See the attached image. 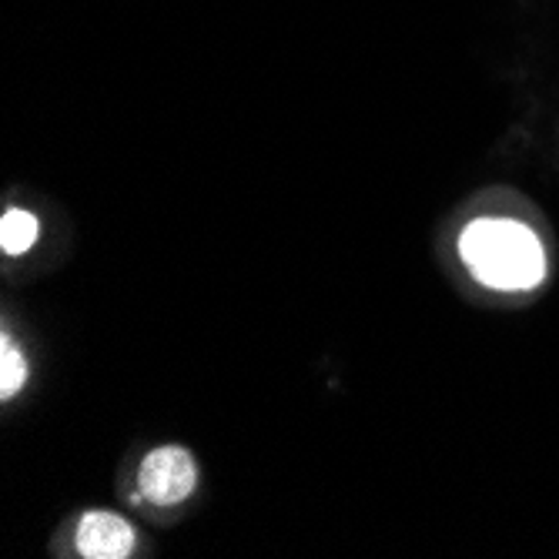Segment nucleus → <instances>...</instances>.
<instances>
[{
  "label": "nucleus",
  "instance_id": "1",
  "mask_svg": "<svg viewBox=\"0 0 559 559\" xmlns=\"http://www.w3.org/2000/svg\"><path fill=\"white\" fill-rule=\"evenodd\" d=\"M460 255L473 278L496 292H526L546 275V255L533 228L513 218H476L460 235Z\"/></svg>",
  "mask_w": 559,
  "mask_h": 559
},
{
  "label": "nucleus",
  "instance_id": "2",
  "mask_svg": "<svg viewBox=\"0 0 559 559\" xmlns=\"http://www.w3.org/2000/svg\"><path fill=\"white\" fill-rule=\"evenodd\" d=\"M194 483H198L194 463L181 445L151 449L141 463V473H138L141 496L151 499L155 506H175V502L188 499Z\"/></svg>",
  "mask_w": 559,
  "mask_h": 559
},
{
  "label": "nucleus",
  "instance_id": "3",
  "mask_svg": "<svg viewBox=\"0 0 559 559\" xmlns=\"http://www.w3.org/2000/svg\"><path fill=\"white\" fill-rule=\"evenodd\" d=\"M134 549V530L118 513H87L78 523V552L87 559H128Z\"/></svg>",
  "mask_w": 559,
  "mask_h": 559
},
{
  "label": "nucleus",
  "instance_id": "4",
  "mask_svg": "<svg viewBox=\"0 0 559 559\" xmlns=\"http://www.w3.org/2000/svg\"><path fill=\"white\" fill-rule=\"evenodd\" d=\"M37 241V218L24 209H11L0 222V248L4 255H24V251Z\"/></svg>",
  "mask_w": 559,
  "mask_h": 559
},
{
  "label": "nucleus",
  "instance_id": "5",
  "mask_svg": "<svg viewBox=\"0 0 559 559\" xmlns=\"http://www.w3.org/2000/svg\"><path fill=\"white\" fill-rule=\"evenodd\" d=\"M0 366H4V369H0V395L14 399L21 392L24 379H27V359L21 355V348L11 342V335L0 338Z\"/></svg>",
  "mask_w": 559,
  "mask_h": 559
}]
</instances>
